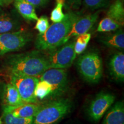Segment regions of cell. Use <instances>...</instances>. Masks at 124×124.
<instances>
[{
  "instance_id": "obj_2",
  "label": "cell",
  "mask_w": 124,
  "mask_h": 124,
  "mask_svg": "<svg viewBox=\"0 0 124 124\" xmlns=\"http://www.w3.org/2000/svg\"><path fill=\"white\" fill-rule=\"evenodd\" d=\"M79 16L76 12H68L65 14L64 18L62 21L49 25L44 33L39 34L35 43L37 50L49 52L63 45L64 39Z\"/></svg>"
},
{
  "instance_id": "obj_24",
  "label": "cell",
  "mask_w": 124,
  "mask_h": 124,
  "mask_svg": "<svg viewBox=\"0 0 124 124\" xmlns=\"http://www.w3.org/2000/svg\"><path fill=\"white\" fill-rule=\"evenodd\" d=\"M108 0H83V5L86 8L90 10L105 7L108 4Z\"/></svg>"
},
{
  "instance_id": "obj_16",
  "label": "cell",
  "mask_w": 124,
  "mask_h": 124,
  "mask_svg": "<svg viewBox=\"0 0 124 124\" xmlns=\"http://www.w3.org/2000/svg\"><path fill=\"white\" fill-rule=\"evenodd\" d=\"M14 5L18 13L24 19L28 21H36L38 19L35 7L31 3L25 0H15Z\"/></svg>"
},
{
  "instance_id": "obj_13",
  "label": "cell",
  "mask_w": 124,
  "mask_h": 124,
  "mask_svg": "<svg viewBox=\"0 0 124 124\" xmlns=\"http://www.w3.org/2000/svg\"><path fill=\"white\" fill-rule=\"evenodd\" d=\"M21 22L15 13L0 8V34L20 30Z\"/></svg>"
},
{
  "instance_id": "obj_10",
  "label": "cell",
  "mask_w": 124,
  "mask_h": 124,
  "mask_svg": "<svg viewBox=\"0 0 124 124\" xmlns=\"http://www.w3.org/2000/svg\"><path fill=\"white\" fill-rule=\"evenodd\" d=\"M98 16V12H97L79 17L74 23L69 34L64 39L63 44L74 37H77L82 34L87 33L97 22Z\"/></svg>"
},
{
  "instance_id": "obj_19",
  "label": "cell",
  "mask_w": 124,
  "mask_h": 124,
  "mask_svg": "<svg viewBox=\"0 0 124 124\" xmlns=\"http://www.w3.org/2000/svg\"><path fill=\"white\" fill-rule=\"evenodd\" d=\"M52 87L46 80H40L37 83L35 90V95L37 100H44L51 97Z\"/></svg>"
},
{
  "instance_id": "obj_28",
  "label": "cell",
  "mask_w": 124,
  "mask_h": 124,
  "mask_svg": "<svg viewBox=\"0 0 124 124\" xmlns=\"http://www.w3.org/2000/svg\"><path fill=\"white\" fill-rule=\"evenodd\" d=\"M12 1V0H0V7L9 4Z\"/></svg>"
},
{
  "instance_id": "obj_29",
  "label": "cell",
  "mask_w": 124,
  "mask_h": 124,
  "mask_svg": "<svg viewBox=\"0 0 124 124\" xmlns=\"http://www.w3.org/2000/svg\"><path fill=\"white\" fill-rule=\"evenodd\" d=\"M3 124V121H2V120L1 118H0V124Z\"/></svg>"
},
{
  "instance_id": "obj_25",
  "label": "cell",
  "mask_w": 124,
  "mask_h": 124,
  "mask_svg": "<svg viewBox=\"0 0 124 124\" xmlns=\"http://www.w3.org/2000/svg\"><path fill=\"white\" fill-rule=\"evenodd\" d=\"M36 21L35 29L38 31L40 35L44 33L49 27L48 18L46 16H42Z\"/></svg>"
},
{
  "instance_id": "obj_26",
  "label": "cell",
  "mask_w": 124,
  "mask_h": 124,
  "mask_svg": "<svg viewBox=\"0 0 124 124\" xmlns=\"http://www.w3.org/2000/svg\"><path fill=\"white\" fill-rule=\"evenodd\" d=\"M27 2L31 3L34 7H41L46 4L48 0H25Z\"/></svg>"
},
{
  "instance_id": "obj_6",
  "label": "cell",
  "mask_w": 124,
  "mask_h": 124,
  "mask_svg": "<svg viewBox=\"0 0 124 124\" xmlns=\"http://www.w3.org/2000/svg\"><path fill=\"white\" fill-rule=\"evenodd\" d=\"M32 40V33L24 29L0 34V56L20 50Z\"/></svg>"
},
{
  "instance_id": "obj_3",
  "label": "cell",
  "mask_w": 124,
  "mask_h": 124,
  "mask_svg": "<svg viewBox=\"0 0 124 124\" xmlns=\"http://www.w3.org/2000/svg\"><path fill=\"white\" fill-rule=\"evenodd\" d=\"M73 102L70 98H59L42 105L31 124H56L71 111Z\"/></svg>"
},
{
  "instance_id": "obj_21",
  "label": "cell",
  "mask_w": 124,
  "mask_h": 124,
  "mask_svg": "<svg viewBox=\"0 0 124 124\" xmlns=\"http://www.w3.org/2000/svg\"><path fill=\"white\" fill-rule=\"evenodd\" d=\"M1 118L5 124H31L33 118L17 117L9 112H3Z\"/></svg>"
},
{
  "instance_id": "obj_12",
  "label": "cell",
  "mask_w": 124,
  "mask_h": 124,
  "mask_svg": "<svg viewBox=\"0 0 124 124\" xmlns=\"http://www.w3.org/2000/svg\"><path fill=\"white\" fill-rule=\"evenodd\" d=\"M41 106L38 103H24L15 106L3 107V112H9L17 117L33 118Z\"/></svg>"
},
{
  "instance_id": "obj_15",
  "label": "cell",
  "mask_w": 124,
  "mask_h": 124,
  "mask_svg": "<svg viewBox=\"0 0 124 124\" xmlns=\"http://www.w3.org/2000/svg\"><path fill=\"white\" fill-rule=\"evenodd\" d=\"M102 124H124V103L118 101L106 111Z\"/></svg>"
},
{
  "instance_id": "obj_14",
  "label": "cell",
  "mask_w": 124,
  "mask_h": 124,
  "mask_svg": "<svg viewBox=\"0 0 124 124\" xmlns=\"http://www.w3.org/2000/svg\"><path fill=\"white\" fill-rule=\"evenodd\" d=\"M108 69L110 75L117 82H123L124 80V54L123 52H117L111 56L108 60Z\"/></svg>"
},
{
  "instance_id": "obj_27",
  "label": "cell",
  "mask_w": 124,
  "mask_h": 124,
  "mask_svg": "<svg viewBox=\"0 0 124 124\" xmlns=\"http://www.w3.org/2000/svg\"><path fill=\"white\" fill-rule=\"evenodd\" d=\"M71 8L74 9H78L81 5L82 0H66Z\"/></svg>"
},
{
  "instance_id": "obj_23",
  "label": "cell",
  "mask_w": 124,
  "mask_h": 124,
  "mask_svg": "<svg viewBox=\"0 0 124 124\" xmlns=\"http://www.w3.org/2000/svg\"><path fill=\"white\" fill-rule=\"evenodd\" d=\"M64 5L61 3H57L56 7L53 9L51 14V20L53 23H59L62 21L64 18L65 14L63 12Z\"/></svg>"
},
{
  "instance_id": "obj_5",
  "label": "cell",
  "mask_w": 124,
  "mask_h": 124,
  "mask_svg": "<svg viewBox=\"0 0 124 124\" xmlns=\"http://www.w3.org/2000/svg\"><path fill=\"white\" fill-rule=\"evenodd\" d=\"M75 42V40H70L46 54L49 69H66L71 66L77 56L74 51Z\"/></svg>"
},
{
  "instance_id": "obj_18",
  "label": "cell",
  "mask_w": 124,
  "mask_h": 124,
  "mask_svg": "<svg viewBox=\"0 0 124 124\" xmlns=\"http://www.w3.org/2000/svg\"><path fill=\"white\" fill-rule=\"evenodd\" d=\"M106 16L115 20L122 26L124 23V8L123 3L121 0H116L108 9Z\"/></svg>"
},
{
  "instance_id": "obj_22",
  "label": "cell",
  "mask_w": 124,
  "mask_h": 124,
  "mask_svg": "<svg viewBox=\"0 0 124 124\" xmlns=\"http://www.w3.org/2000/svg\"><path fill=\"white\" fill-rule=\"evenodd\" d=\"M91 39V34L86 33L77 36L74 45V51L77 55H80L86 49Z\"/></svg>"
},
{
  "instance_id": "obj_1",
  "label": "cell",
  "mask_w": 124,
  "mask_h": 124,
  "mask_svg": "<svg viewBox=\"0 0 124 124\" xmlns=\"http://www.w3.org/2000/svg\"><path fill=\"white\" fill-rule=\"evenodd\" d=\"M4 67L7 74L36 77L49 69L46 54L39 50L10 56Z\"/></svg>"
},
{
  "instance_id": "obj_17",
  "label": "cell",
  "mask_w": 124,
  "mask_h": 124,
  "mask_svg": "<svg viewBox=\"0 0 124 124\" xmlns=\"http://www.w3.org/2000/svg\"><path fill=\"white\" fill-rule=\"evenodd\" d=\"M114 33H110L103 36L101 41L105 46L119 50L124 48V33L121 29H119Z\"/></svg>"
},
{
  "instance_id": "obj_20",
  "label": "cell",
  "mask_w": 124,
  "mask_h": 124,
  "mask_svg": "<svg viewBox=\"0 0 124 124\" xmlns=\"http://www.w3.org/2000/svg\"><path fill=\"white\" fill-rule=\"evenodd\" d=\"M121 27L115 20L106 16L99 23L97 31L99 32H110L120 29Z\"/></svg>"
},
{
  "instance_id": "obj_11",
  "label": "cell",
  "mask_w": 124,
  "mask_h": 124,
  "mask_svg": "<svg viewBox=\"0 0 124 124\" xmlns=\"http://www.w3.org/2000/svg\"><path fill=\"white\" fill-rule=\"evenodd\" d=\"M0 94L3 107L15 106L26 103L23 101L16 87L9 82L2 85Z\"/></svg>"
},
{
  "instance_id": "obj_4",
  "label": "cell",
  "mask_w": 124,
  "mask_h": 124,
  "mask_svg": "<svg viewBox=\"0 0 124 124\" xmlns=\"http://www.w3.org/2000/svg\"><path fill=\"white\" fill-rule=\"evenodd\" d=\"M77 68L80 75L89 83H98L103 75V64L101 57L95 51H88L79 57Z\"/></svg>"
},
{
  "instance_id": "obj_9",
  "label": "cell",
  "mask_w": 124,
  "mask_h": 124,
  "mask_svg": "<svg viewBox=\"0 0 124 124\" xmlns=\"http://www.w3.org/2000/svg\"><path fill=\"white\" fill-rule=\"evenodd\" d=\"M116 100L113 93L102 91L97 94L90 102L86 113L91 121L97 122L112 106Z\"/></svg>"
},
{
  "instance_id": "obj_7",
  "label": "cell",
  "mask_w": 124,
  "mask_h": 124,
  "mask_svg": "<svg viewBox=\"0 0 124 124\" xmlns=\"http://www.w3.org/2000/svg\"><path fill=\"white\" fill-rule=\"evenodd\" d=\"M9 83L16 87L23 101L26 103H38L35 90L39 81V77L7 74Z\"/></svg>"
},
{
  "instance_id": "obj_8",
  "label": "cell",
  "mask_w": 124,
  "mask_h": 124,
  "mask_svg": "<svg viewBox=\"0 0 124 124\" xmlns=\"http://www.w3.org/2000/svg\"><path fill=\"white\" fill-rule=\"evenodd\" d=\"M40 80H46L52 87L50 98L59 97L69 89L67 72L63 69H49L39 77Z\"/></svg>"
}]
</instances>
